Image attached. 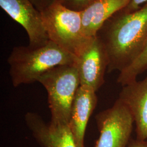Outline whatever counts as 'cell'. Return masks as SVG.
Masks as SVG:
<instances>
[{
	"label": "cell",
	"mask_w": 147,
	"mask_h": 147,
	"mask_svg": "<svg viewBox=\"0 0 147 147\" xmlns=\"http://www.w3.org/2000/svg\"><path fill=\"white\" fill-rule=\"evenodd\" d=\"M97 36L107 55V72L126 68L140 55L147 42V3L133 12L117 13L104 24Z\"/></svg>",
	"instance_id": "6da1fadb"
},
{
	"label": "cell",
	"mask_w": 147,
	"mask_h": 147,
	"mask_svg": "<svg viewBox=\"0 0 147 147\" xmlns=\"http://www.w3.org/2000/svg\"><path fill=\"white\" fill-rule=\"evenodd\" d=\"M76 60L74 55L50 40L40 47H14L7 63L11 84L16 88L38 82L49 70L59 65L76 64Z\"/></svg>",
	"instance_id": "7a4b0ae2"
},
{
	"label": "cell",
	"mask_w": 147,
	"mask_h": 147,
	"mask_svg": "<svg viewBox=\"0 0 147 147\" xmlns=\"http://www.w3.org/2000/svg\"><path fill=\"white\" fill-rule=\"evenodd\" d=\"M38 82L47 91L50 123L69 125L74 100L80 86L76 64L51 69L42 75Z\"/></svg>",
	"instance_id": "3957f363"
},
{
	"label": "cell",
	"mask_w": 147,
	"mask_h": 147,
	"mask_svg": "<svg viewBox=\"0 0 147 147\" xmlns=\"http://www.w3.org/2000/svg\"><path fill=\"white\" fill-rule=\"evenodd\" d=\"M40 13L49 39L75 56L92 38L84 34L81 11L56 1Z\"/></svg>",
	"instance_id": "277c9868"
},
{
	"label": "cell",
	"mask_w": 147,
	"mask_h": 147,
	"mask_svg": "<svg viewBox=\"0 0 147 147\" xmlns=\"http://www.w3.org/2000/svg\"><path fill=\"white\" fill-rule=\"evenodd\" d=\"M99 136L94 147H127L134 121L131 113L118 99L110 108L95 116Z\"/></svg>",
	"instance_id": "5b68a950"
},
{
	"label": "cell",
	"mask_w": 147,
	"mask_h": 147,
	"mask_svg": "<svg viewBox=\"0 0 147 147\" xmlns=\"http://www.w3.org/2000/svg\"><path fill=\"white\" fill-rule=\"evenodd\" d=\"M76 57L80 86L97 92L104 84L109 66L107 55L100 38L97 36L92 38Z\"/></svg>",
	"instance_id": "8992f818"
},
{
	"label": "cell",
	"mask_w": 147,
	"mask_h": 147,
	"mask_svg": "<svg viewBox=\"0 0 147 147\" xmlns=\"http://www.w3.org/2000/svg\"><path fill=\"white\" fill-rule=\"evenodd\" d=\"M0 6L25 29L29 47H40L49 42L41 13L29 0H0Z\"/></svg>",
	"instance_id": "52a82bcc"
},
{
	"label": "cell",
	"mask_w": 147,
	"mask_h": 147,
	"mask_svg": "<svg viewBox=\"0 0 147 147\" xmlns=\"http://www.w3.org/2000/svg\"><path fill=\"white\" fill-rule=\"evenodd\" d=\"M24 120L33 138L41 147H77L69 125L47 123L35 112H28Z\"/></svg>",
	"instance_id": "ba28073f"
},
{
	"label": "cell",
	"mask_w": 147,
	"mask_h": 147,
	"mask_svg": "<svg viewBox=\"0 0 147 147\" xmlns=\"http://www.w3.org/2000/svg\"><path fill=\"white\" fill-rule=\"evenodd\" d=\"M131 114L136 126V138L147 140V76L122 86L118 98Z\"/></svg>",
	"instance_id": "9c48e42d"
},
{
	"label": "cell",
	"mask_w": 147,
	"mask_h": 147,
	"mask_svg": "<svg viewBox=\"0 0 147 147\" xmlns=\"http://www.w3.org/2000/svg\"><path fill=\"white\" fill-rule=\"evenodd\" d=\"M92 88L80 86L72 105L69 126L77 147H85L84 137L88 122L98 104V97Z\"/></svg>",
	"instance_id": "30bf717a"
},
{
	"label": "cell",
	"mask_w": 147,
	"mask_h": 147,
	"mask_svg": "<svg viewBox=\"0 0 147 147\" xmlns=\"http://www.w3.org/2000/svg\"><path fill=\"white\" fill-rule=\"evenodd\" d=\"M130 0H95L81 11L83 30L88 38L96 37L106 21L128 5Z\"/></svg>",
	"instance_id": "8fae6325"
},
{
	"label": "cell",
	"mask_w": 147,
	"mask_h": 147,
	"mask_svg": "<svg viewBox=\"0 0 147 147\" xmlns=\"http://www.w3.org/2000/svg\"><path fill=\"white\" fill-rule=\"evenodd\" d=\"M147 70V40L144 47L138 58L128 67L121 72L117 82L124 86L137 80V77Z\"/></svg>",
	"instance_id": "7c38bea8"
},
{
	"label": "cell",
	"mask_w": 147,
	"mask_h": 147,
	"mask_svg": "<svg viewBox=\"0 0 147 147\" xmlns=\"http://www.w3.org/2000/svg\"><path fill=\"white\" fill-rule=\"evenodd\" d=\"M95 0H57L66 7L74 11H81L90 5Z\"/></svg>",
	"instance_id": "4fadbf2b"
},
{
	"label": "cell",
	"mask_w": 147,
	"mask_h": 147,
	"mask_svg": "<svg viewBox=\"0 0 147 147\" xmlns=\"http://www.w3.org/2000/svg\"><path fill=\"white\" fill-rule=\"evenodd\" d=\"M147 3V0H130L126 8L121 11L125 13H131L136 11Z\"/></svg>",
	"instance_id": "5bb4252c"
},
{
	"label": "cell",
	"mask_w": 147,
	"mask_h": 147,
	"mask_svg": "<svg viewBox=\"0 0 147 147\" xmlns=\"http://www.w3.org/2000/svg\"><path fill=\"white\" fill-rule=\"evenodd\" d=\"M40 12L51 5L57 0H29Z\"/></svg>",
	"instance_id": "9a60e30c"
},
{
	"label": "cell",
	"mask_w": 147,
	"mask_h": 147,
	"mask_svg": "<svg viewBox=\"0 0 147 147\" xmlns=\"http://www.w3.org/2000/svg\"><path fill=\"white\" fill-rule=\"evenodd\" d=\"M127 147H147V140L131 138Z\"/></svg>",
	"instance_id": "2e32d148"
}]
</instances>
